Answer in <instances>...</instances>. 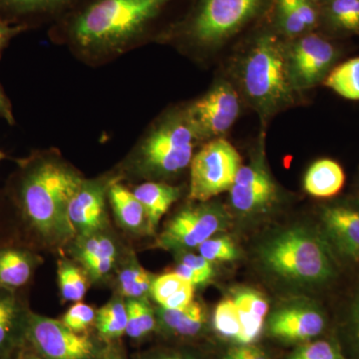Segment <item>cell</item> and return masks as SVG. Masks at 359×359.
Instances as JSON below:
<instances>
[{"label": "cell", "mask_w": 359, "mask_h": 359, "mask_svg": "<svg viewBox=\"0 0 359 359\" xmlns=\"http://www.w3.org/2000/svg\"><path fill=\"white\" fill-rule=\"evenodd\" d=\"M84 178L58 151H34L18 161L4 195L39 244L61 249L76 237L68 209Z\"/></svg>", "instance_id": "cell-1"}, {"label": "cell", "mask_w": 359, "mask_h": 359, "mask_svg": "<svg viewBox=\"0 0 359 359\" xmlns=\"http://www.w3.org/2000/svg\"><path fill=\"white\" fill-rule=\"evenodd\" d=\"M174 0H83L51 25L53 41L87 65H103L147 39Z\"/></svg>", "instance_id": "cell-2"}, {"label": "cell", "mask_w": 359, "mask_h": 359, "mask_svg": "<svg viewBox=\"0 0 359 359\" xmlns=\"http://www.w3.org/2000/svg\"><path fill=\"white\" fill-rule=\"evenodd\" d=\"M202 142L187 117L185 107L168 111L142 135L118 168L125 178L162 182L190 167L196 146Z\"/></svg>", "instance_id": "cell-3"}, {"label": "cell", "mask_w": 359, "mask_h": 359, "mask_svg": "<svg viewBox=\"0 0 359 359\" xmlns=\"http://www.w3.org/2000/svg\"><path fill=\"white\" fill-rule=\"evenodd\" d=\"M261 257L269 271L299 285H323L335 273L330 245L308 229L294 228L278 233L263 245Z\"/></svg>", "instance_id": "cell-4"}, {"label": "cell", "mask_w": 359, "mask_h": 359, "mask_svg": "<svg viewBox=\"0 0 359 359\" xmlns=\"http://www.w3.org/2000/svg\"><path fill=\"white\" fill-rule=\"evenodd\" d=\"M241 80L245 96L264 116L294 100L287 48L273 35H263L250 46L243 60Z\"/></svg>", "instance_id": "cell-5"}, {"label": "cell", "mask_w": 359, "mask_h": 359, "mask_svg": "<svg viewBox=\"0 0 359 359\" xmlns=\"http://www.w3.org/2000/svg\"><path fill=\"white\" fill-rule=\"evenodd\" d=\"M266 0H196L185 20L171 34L196 50L223 44L261 11Z\"/></svg>", "instance_id": "cell-6"}, {"label": "cell", "mask_w": 359, "mask_h": 359, "mask_svg": "<svg viewBox=\"0 0 359 359\" xmlns=\"http://www.w3.org/2000/svg\"><path fill=\"white\" fill-rule=\"evenodd\" d=\"M241 163L237 149L223 137L208 142L191 162L189 199L208 202L230 190Z\"/></svg>", "instance_id": "cell-7"}, {"label": "cell", "mask_w": 359, "mask_h": 359, "mask_svg": "<svg viewBox=\"0 0 359 359\" xmlns=\"http://www.w3.org/2000/svg\"><path fill=\"white\" fill-rule=\"evenodd\" d=\"M229 224V215L222 205L207 202L189 205L168 222L157 245L175 252H188L226 230Z\"/></svg>", "instance_id": "cell-8"}, {"label": "cell", "mask_w": 359, "mask_h": 359, "mask_svg": "<svg viewBox=\"0 0 359 359\" xmlns=\"http://www.w3.org/2000/svg\"><path fill=\"white\" fill-rule=\"evenodd\" d=\"M26 344L44 359H97L98 346L86 334H77L62 321L30 313Z\"/></svg>", "instance_id": "cell-9"}, {"label": "cell", "mask_w": 359, "mask_h": 359, "mask_svg": "<svg viewBox=\"0 0 359 359\" xmlns=\"http://www.w3.org/2000/svg\"><path fill=\"white\" fill-rule=\"evenodd\" d=\"M187 117L201 141L219 138L237 121L240 99L228 82H218L205 95L185 106Z\"/></svg>", "instance_id": "cell-10"}, {"label": "cell", "mask_w": 359, "mask_h": 359, "mask_svg": "<svg viewBox=\"0 0 359 359\" xmlns=\"http://www.w3.org/2000/svg\"><path fill=\"white\" fill-rule=\"evenodd\" d=\"M120 179L114 172L93 179L84 178L68 209L71 226L76 236L90 235L110 229L108 192Z\"/></svg>", "instance_id": "cell-11"}, {"label": "cell", "mask_w": 359, "mask_h": 359, "mask_svg": "<svg viewBox=\"0 0 359 359\" xmlns=\"http://www.w3.org/2000/svg\"><path fill=\"white\" fill-rule=\"evenodd\" d=\"M287 51L295 90L311 88L320 83L327 76L337 56L334 45L316 34L299 36Z\"/></svg>", "instance_id": "cell-12"}, {"label": "cell", "mask_w": 359, "mask_h": 359, "mask_svg": "<svg viewBox=\"0 0 359 359\" xmlns=\"http://www.w3.org/2000/svg\"><path fill=\"white\" fill-rule=\"evenodd\" d=\"M233 207L241 212L264 211L276 199V187L259 163L242 166L230 190Z\"/></svg>", "instance_id": "cell-13"}, {"label": "cell", "mask_w": 359, "mask_h": 359, "mask_svg": "<svg viewBox=\"0 0 359 359\" xmlns=\"http://www.w3.org/2000/svg\"><path fill=\"white\" fill-rule=\"evenodd\" d=\"M83 0H0V20L27 30L53 25Z\"/></svg>", "instance_id": "cell-14"}, {"label": "cell", "mask_w": 359, "mask_h": 359, "mask_svg": "<svg viewBox=\"0 0 359 359\" xmlns=\"http://www.w3.org/2000/svg\"><path fill=\"white\" fill-rule=\"evenodd\" d=\"M32 311L18 292L0 290V359H9L26 346Z\"/></svg>", "instance_id": "cell-15"}, {"label": "cell", "mask_w": 359, "mask_h": 359, "mask_svg": "<svg viewBox=\"0 0 359 359\" xmlns=\"http://www.w3.org/2000/svg\"><path fill=\"white\" fill-rule=\"evenodd\" d=\"M325 327V318L316 306H292L276 311L269 321L271 334L287 341H304L318 337Z\"/></svg>", "instance_id": "cell-16"}, {"label": "cell", "mask_w": 359, "mask_h": 359, "mask_svg": "<svg viewBox=\"0 0 359 359\" xmlns=\"http://www.w3.org/2000/svg\"><path fill=\"white\" fill-rule=\"evenodd\" d=\"M323 230L340 254L359 261V208L330 205L321 214Z\"/></svg>", "instance_id": "cell-17"}, {"label": "cell", "mask_w": 359, "mask_h": 359, "mask_svg": "<svg viewBox=\"0 0 359 359\" xmlns=\"http://www.w3.org/2000/svg\"><path fill=\"white\" fill-rule=\"evenodd\" d=\"M41 257L25 248L0 245V290L18 292L32 280Z\"/></svg>", "instance_id": "cell-18"}, {"label": "cell", "mask_w": 359, "mask_h": 359, "mask_svg": "<svg viewBox=\"0 0 359 359\" xmlns=\"http://www.w3.org/2000/svg\"><path fill=\"white\" fill-rule=\"evenodd\" d=\"M108 201L117 224L132 236L150 235L145 209L133 192L116 180L110 186Z\"/></svg>", "instance_id": "cell-19"}, {"label": "cell", "mask_w": 359, "mask_h": 359, "mask_svg": "<svg viewBox=\"0 0 359 359\" xmlns=\"http://www.w3.org/2000/svg\"><path fill=\"white\" fill-rule=\"evenodd\" d=\"M131 191L145 209L150 235H154L161 219L181 196L179 187L164 182H143Z\"/></svg>", "instance_id": "cell-20"}, {"label": "cell", "mask_w": 359, "mask_h": 359, "mask_svg": "<svg viewBox=\"0 0 359 359\" xmlns=\"http://www.w3.org/2000/svg\"><path fill=\"white\" fill-rule=\"evenodd\" d=\"M155 278L141 266L134 252H126L116 269L113 282L117 294L125 299H148Z\"/></svg>", "instance_id": "cell-21"}, {"label": "cell", "mask_w": 359, "mask_h": 359, "mask_svg": "<svg viewBox=\"0 0 359 359\" xmlns=\"http://www.w3.org/2000/svg\"><path fill=\"white\" fill-rule=\"evenodd\" d=\"M68 248L71 256L79 264L93 259L121 257L125 254L119 240L111 233L110 229L90 235L76 236Z\"/></svg>", "instance_id": "cell-22"}, {"label": "cell", "mask_w": 359, "mask_h": 359, "mask_svg": "<svg viewBox=\"0 0 359 359\" xmlns=\"http://www.w3.org/2000/svg\"><path fill=\"white\" fill-rule=\"evenodd\" d=\"M346 175L334 160L321 159L314 162L304 180V190L316 198H330L344 188Z\"/></svg>", "instance_id": "cell-23"}, {"label": "cell", "mask_w": 359, "mask_h": 359, "mask_svg": "<svg viewBox=\"0 0 359 359\" xmlns=\"http://www.w3.org/2000/svg\"><path fill=\"white\" fill-rule=\"evenodd\" d=\"M157 323L167 332L180 337H195L204 327L205 313L202 304L192 302L181 309H155Z\"/></svg>", "instance_id": "cell-24"}, {"label": "cell", "mask_w": 359, "mask_h": 359, "mask_svg": "<svg viewBox=\"0 0 359 359\" xmlns=\"http://www.w3.org/2000/svg\"><path fill=\"white\" fill-rule=\"evenodd\" d=\"M95 327L99 337L106 341L121 339L126 334L127 308L124 297L115 294L96 313Z\"/></svg>", "instance_id": "cell-25"}, {"label": "cell", "mask_w": 359, "mask_h": 359, "mask_svg": "<svg viewBox=\"0 0 359 359\" xmlns=\"http://www.w3.org/2000/svg\"><path fill=\"white\" fill-rule=\"evenodd\" d=\"M57 278L59 292L65 302H81L91 283L84 269L77 262L67 259H59Z\"/></svg>", "instance_id": "cell-26"}, {"label": "cell", "mask_w": 359, "mask_h": 359, "mask_svg": "<svg viewBox=\"0 0 359 359\" xmlns=\"http://www.w3.org/2000/svg\"><path fill=\"white\" fill-rule=\"evenodd\" d=\"M127 308L126 334L132 339H141L157 327L155 309L148 299H125Z\"/></svg>", "instance_id": "cell-27"}, {"label": "cell", "mask_w": 359, "mask_h": 359, "mask_svg": "<svg viewBox=\"0 0 359 359\" xmlns=\"http://www.w3.org/2000/svg\"><path fill=\"white\" fill-rule=\"evenodd\" d=\"M323 83L344 98L359 100V57L337 66L328 73Z\"/></svg>", "instance_id": "cell-28"}, {"label": "cell", "mask_w": 359, "mask_h": 359, "mask_svg": "<svg viewBox=\"0 0 359 359\" xmlns=\"http://www.w3.org/2000/svg\"><path fill=\"white\" fill-rule=\"evenodd\" d=\"M327 16L335 29L359 32V0H328Z\"/></svg>", "instance_id": "cell-29"}, {"label": "cell", "mask_w": 359, "mask_h": 359, "mask_svg": "<svg viewBox=\"0 0 359 359\" xmlns=\"http://www.w3.org/2000/svg\"><path fill=\"white\" fill-rule=\"evenodd\" d=\"M214 327L222 337L238 342L242 334V325L237 306L233 299H224L217 306L214 314Z\"/></svg>", "instance_id": "cell-30"}, {"label": "cell", "mask_w": 359, "mask_h": 359, "mask_svg": "<svg viewBox=\"0 0 359 359\" xmlns=\"http://www.w3.org/2000/svg\"><path fill=\"white\" fill-rule=\"evenodd\" d=\"M198 250L211 263L233 261L238 257L237 247L229 237L210 238L198 247Z\"/></svg>", "instance_id": "cell-31"}, {"label": "cell", "mask_w": 359, "mask_h": 359, "mask_svg": "<svg viewBox=\"0 0 359 359\" xmlns=\"http://www.w3.org/2000/svg\"><path fill=\"white\" fill-rule=\"evenodd\" d=\"M97 311L83 302H75L62 316L63 325L77 334H84L92 325H95Z\"/></svg>", "instance_id": "cell-32"}, {"label": "cell", "mask_w": 359, "mask_h": 359, "mask_svg": "<svg viewBox=\"0 0 359 359\" xmlns=\"http://www.w3.org/2000/svg\"><path fill=\"white\" fill-rule=\"evenodd\" d=\"M187 283L189 282L177 275L175 271L174 273L158 276L153 283L152 289H151V297L154 299L157 304H160V306H164L168 301H170L172 297L178 294L179 290Z\"/></svg>", "instance_id": "cell-33"}, {"label": "cell", "mask_w": 359, "mask_h": 359, "mask_svg": "<svg viewBox=\"0 0 359 359\" xmlns=\"http://www.w3.org/2000/svg\"><path fill=\"white\" fill-rule=\"evenodd\" d=\"M290 359H346L339 347L330 340H318L301 346Z\"/></svg>", "instance_id": "cell-34"}, {"label": "cell", "mask_w": 359, "mask_h": 359, "mask_svg": "<svg viewBox=\"0 0 359 359\" xmlns=\"http://www.w3.org/2000/svg\"><path fill=\"white\" fill-rule=\"evenodd\" d=\"M276 11H278V23L285 34L290 37H297L301 36L308 30L301 18L287 2L283 0H276Z\"/></svg>", "instance_id": "cell-35"}, {"label": "cell", "mask_w": 359, "mask_h": 359, "mask_svg": "<svg viewBox=\"0 0 359 359\" xmlns=\"http://www.w3.org/2000/svg\"><path fill=\"white\" fill-rule=\"evenodd\" d=\"M238 308L245 309L264 318L269 311V304L263 294L252 290H242L235 294L233 299Z\"/></svg>", "instance_id": "cell-36"}, {"label": "cell", "mask_w": 359, "mask_h": 359, "mask_svg": "<svg viewBox=\"0 0 359 359\" xmlns=\"http://www.w3.org/2000/svg\"><path fill=\"white\" fill-rule=\"evenodd\" d=\"M177 255L179 256L178 263L190 266L196 273L202 276L205 282L208 283L211 280L212 275H214V269H212L211 262L208 261L201 255L198 256V255L193 254L190 250L177 252Z\"/></svg>", "instance_id": "cell-37"}, {"label": "cell", "mask_w": 359, "mask_h": 359, "mask_svg": "<svg viewBox=\"0 0 359 359\" xmlns=\"http://www.w3.org/2000/svg\"><path fill=\"white\" fill-rule=\"evenodd\" d=\"M297 14L306 29H311L318 22V11L313 6V0H283Z\"/></svg>", "instance_id": "cell-38"}, {"label": "cell", "mask_w": 359, "mask_h": 359, "mask_svg": "<svg viewBox=\"0 0 359 359\" xmlns=\"http://www.w3.org/2000/svg\"><path fill=\"white\" fill-rule=\"evenodd\" d=\"M224 359H271L261 347L254 344H240L231 347Z\"/></svg>", "instance_id": "cell-39"}, {"label": "cell", "mask_w": 359, "mask_h": 359, "mask_svg": "<svg viewBox=\"0 0 359 359\" xmlns=\"http://www.w3.org/2000/svg\"><path fill=\"white\" fill-rule=\"evenodd\" d=\"M25 32H28V30L22 26L8 25V23L0 20V57L11 43V40Z\"/></svg>", "instance_id": "cell-40"}, {"label": "cell", "mask_w": 359, "mask_h": 359, "mask_svg": "<svg viewBox=\"0 0 359 359\" xmlns=\"http://www.w3.org/2000/svg\"><path fill=\"white\" fill-rule=\"evenodd\" d=\"M0 120H4L9 125L15 124L13 105L1 84H0Z\"/></svg>", "instance_id": "cell-41"}, {"label": "cell", "mask_w": 359, "mask_h": 359, "mask_svg": "<svg viewBox=\"0 0 359 359\" xmlns=\"http://www.w3.org/2000/svg\"><path fill=\"white\" fill-rule=\"evenodd\" d=\"M25 346L22 347L11 359H44L35 351H33L32 349L25 348Z\"/></svg>", "instance_id": "cell-42"}, {"label": "cell", "mask_w": 359, "mask_h": 359, "mask_svg": "<svg viewBox=\"0 0 359 359\" xmlns=\"http://www.w3.org/2000/svg\"><path fill=\"white\" fill-rule=\"evenodd\" d=\"M353 320L354 325V332H355L356 339L359 344V292L354 302L353 309Z\"/></svg>", "instance_id": "cell-43"}, {"label": "cell", "mask_w": 359, "mask_h": 359, "mask_svg": "<svg viewBox=\"0 0 359 359\" xmlns=\"http://www.w3.org/2000/svg\"><path fill=\"white\" fill-rule=\"evenodd\" d=\"M146 359H193L189 358V356L183 355V354L178 353H166L160 354V355L152 356V358H148Z\"/></svg>", "instance_id": "cell-44"}, {"label": "cell", "mask_w": 359, "mask_h": 359, "mask_svg": "<svg viewBox=\"0 0 359 359\" xmlns=\"http://www.w3.org/2000/svg\"><path fill=\"white\" fill-rule=\"evenodd\" d=\"M97 359H125L118 351H108L98 356Z\"/></svg>", "instance_id": "cell-45"}, {"label": "cell", "mask_w": 359, "mask_h": 359, "mask_svg": "<svg viewBox=\"0 0 359 359\" xmlns=\"http://www.w3.org/2000/svg\"><path fill=\"white\" fill-rule=\"evenodd\" d=\"M4 159H6V154L4 152H2L1 150H0V162L1 161H4Z\"/></svg>", "instance_id": "cell-46"}, {"label": "cell", "mask_w": 359, "mask_h": 359, "mask_svg": "<svg viewBox=\"0 0 359 359\" xmlns=\"http://www.w3.org/2000/svg\"><path fill=\"white\" fill-rule=\"evenodd\" d=\"M4 198H6V196H4V197H1V196H0V203L4 202V201L6 200Z\"/></svg>", "instance_id": "cell-47"}, {"label": "cell", "mask_w": 359, "mask_h": 359, "mask_svg": "<svg viewBox=\"0 0 359 359\" xmlns=\"http://www.w3.org/2000/svg\"><path fill=\"white\" fill-rule=\"evenodd\" d=\"M313 2L325 1V0H313Z\"/></svg>", "instance_id": "cell-48"}, {"label": "cell", "mask_w": 359, "mask_h": 359, "mask_svg": "<svg viewBox=\"0 0 359 359\" xmlns=\"http://www.w3.org/2000/svg\"><path fill=\"white\" fill-rule=\"evenodd\" d=\"M9 359H11V358H9Z\"/></svg>", "instance_id": "cell-49"}]
</instances>
